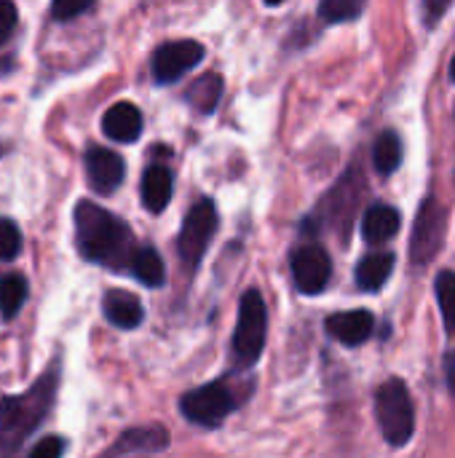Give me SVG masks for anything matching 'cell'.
Masks as SVG:
<instances>
[{
  "label": "cell",
  "instance_id": "1",
  "mask_svg": "<svg viewBox=\"0 0 455 458\" xmlns=\"http://www.w3.org/2000/svg\"><path fill=\"white\" fill-rule=\"evenodd\" d=\"M59 381L62 360L56 357L27 392L0 400V458L21 454L27 440L46 424L56 403Z\"/></svg>",
  "mask_w": 455,
  "mask_h": 458
},
{
  "label": "cell",
  "instance_id": "2",
  "mask_svg": "<svg viewBox=\"0 0 455 458\" xmlns=\"http://www.w3.org/2000/svg\"><path fill=\"white\" fill-rule=\"evenodd\" d=\"M75 244L83 260L105 266L110 271H129L137 252L134 231L110 209L94 201H78L75 212Z\"/></svg>",
  "mask_w": 455,
  "mask_h": 458
},
{
  "label": "cell",
  "instance_id": "3",
  "mask_svg": "<svg viewBox=\"0 0 455 458\" xmlns=\"http://www.w3.org/2000/svg\"><path fill=\"white\" fill-rule=\"evenodd\" d=\"M375 419L392 448H405L416 435V405L402 378H389L375 392Z\"/></svg>",
  "mask_w": 455,
  "mask_h": 458
},
{
  "label": "cell",
  "instance_id": "4",
  "mask_svg": "<svg viewBox=\"0 0 455 458\" xmlns=\"http://www.w3.org/2000/svg\"><path fill=\"white\" fill-rule=\"evenodd\" d=\"M249 392V389H247ZM247 392H241L236 384H231L228 378L223 381H212L206 386L190 389L188 394H182L180 400V413L204 429H217L225 424V419L244 403Z\"/></svg>",
  "mask_w": 455,
  "mask_h": 458
},
{
  "label": "cell",
  "instance_id": "5",
  "mask_svg": "<svg viewBox=\"0 0 455 458\" xmlns=\"http://www.w3.org/2000/svg\"><path fill=\"white\" fill-rule=\"evenodd\" d=\"M268 338V309L260 290H247L239 303V322L233 333V360L241 370L260 362Z\"/></svg>",
  "mask_w": 455,
  "mask_h": 458
},
{
  "label": "cell",
  "instance_id": "6",
  "mask_svg": "<svg viewBox=\"0 0 455 458\" xmlns=\"http://www.w3.org/2000/svg\"><path fill=\"white\" fill-rule=\"evenodd\" d=\"M215 233H217V209L209 199H201L185 215L177 236V252L188 268H198Z\"/></svg>",
  "mask_w": 455,
  "mask_h": 458
},
{
  "label": "cell",
  "instance_id": "7",
  "mask_svg": "<svg viewBox=\"0 0 455 458\" xmlns=\"http://www.w3.org/2000/svg\"><path fill=\"white\" fill-rule=\"evenodd\" d=\"M445 233H448V212H445V207L434 196L424 199V204H421V209L416 215V223H413L410 260L418 268L429 266L440 255V250L445 244Z\"/></svg>",
  "mask_w": 455,
  "mask_h": 458
},
{
  "label": "cell",
  "instance_id": "8",
  "mask_svg": "<svg viewBox=\"0 0 455 458\" xmlns=\"http://www.w3.org/2000/svg\"><path fill=\"white\" fill-rule=\"evenodd\" d=\"M204 46L198 40H169L161 43L153 54V81L158 86L180 81L188 70L201 64L204 59Z\"/></svg>",
  "mask_w": 455,
  "mask_h": 458
},
{
  "label": "cell",
  "instance_id": "9",
  "mask_svg": "<svg viewBox=\"0 0 455 458\" xmlns=\"http://www.w3.org/2000/svg\"><path fill=\"white\" fill-rule=\"evenodd\" d=\"M292 279L303 295H319L333 279V260L324 247L303 244L292 255Z\"/></svg>",
  "mask_w": 455,
  "mask_h": 458
},
{
  "label": "cell",
  "instance_id": "10",
  "mask_svg": "<svg viewBox=\"0 0 455 458\" xmlns=\"http://www.w3.org/2000/svg\"><path fill=\"white\" fill-rule=\"evenodd\" d=\"M86 177H88V185L99 193V196H110L121 188L123 177H126V164L118 153L107 150V148H88L86 150Z\"/></svg>",
  "mask_w": 455,
  "mask_h": 458
},
{
  "label": "cell",
  "instance_id": "11",
  "mask_svg": "<svg viewBox=\"0 0 455 458\" xmlns=\"http://www.w3.org/2000/svg\"><path fill=\"white\" fill-rule=\"evenodd\" d=\"M324 330L343 346H362L375 330V317L367 309L341 311V314L327 317Z\"/></svg>",
  "mask_w": 455,
  "mask_h": 458
},
{
  "label": "cell",
  "instance_id": "12",
  "mask_svg": "<svg viewBox=\"0 0 455 458\" xmlns=\"http://www.w3.org/2000/svg\"><path fill=\"white\" fill-rule=\"evenodd\" d=\"M142 129H145L142 113L131 102H115L102 115V131H105V137H110L115 142H137Z\"/></svg>",
  "mask_w": 455,
  "mask_h": 458
},
{
  "label": "cell",
  "instance_id": "13",
  "mask_svg": "<svg viewBox=\"0 0 455 458\" xmlns=\"http://www.w3.org/2000/svg\"><path fill=\"white\" fill-rule=\"evenodd\" d=\"M169 448V432L158 424L153 427H137L126 429L113 448H107V456H131V454H161Z\"/></svg>",
  "mask_w": 455,
  "mask_h": 458
},
{
  "label": "cell",
  "instance_id": "14",
  "mask_svg": "<svg viewBox=\"0 0 455 458\" xmlns=\"http://www.w3.org/2000/svg\"><path fill=\"white\" fill-rule=\"evenodd\" d=\"M105 319L118 330H137L145 322V309L137 295L126 290H107L102 298Z\"/></svg>",
  "mask_w": 455,
  "mask_h": 458
},
{
  "label": "cell",
  "instance_id": "15",
  "mask_svg": "<svg viewBox=\"0 0 455 458\" xmlns=\"http://www.w3.org/2000/svg\"><path fill=\"white\" fill-rule=\"evenodd\" d=\"M400 228H402V215L397 207L373 204L362 215V236L367 244H386L400 233Z\"/></svg>",
  "mask_w": 455,
  "mask_h": 458
},
{
  "label": "cell",
  "instance_id": "16",
  "mask_svg": "<svg viewBox=\"0 0 455 458\" xmlns=\"http://www.w3.org/2000/svg\"><path fill=\"white\" fill-rule=\"evenodd\" d=\"M172 193H174V177L172 172L164 166V164H153L145 169L142 174V185H139V196H142V204L147 212L158 215L169 207L172 201Z\"/></svg>",
  "mask_w": 455,
  "mask_h": 458
},
{
  "label": "cell",
  "instance_id": "17",
  "mask_svg": "<svg viewBox=\"0 0 455 458\" xmlns=\"http://www.w3.org/2000/svg\"><path fill=\"white\" fill-rule=\"evenodd\" d=\"M394 263L397 260H394L392 252H373V255L362 258L359 266H357V274H354L357 287L365 290V293H378L389 282V276L394 271Z\"/></svg>",
  "mask_w": 455,
  "mask_h": 458
},
{
  "label": "cell",
  "instance_id": "18",
  "mask_svg": "<svg viewBox=\"0 0 455 458\" xmlns=\"http://www.w3.org/2000/svg\"><path fill=\"white\" fill-rule=\"evenodd\" d=\"M223 89H225V83H223V75H220V72H204L201 78H196V81L188 86L185 102H188L190 107H196L201 115H209V113H215V107L220 105Z\"/></svg>",
  "mask_w": 455,
  "mask_h": 458
},
{
  "label": "cell",
  "instance_id": "19",
  "mask_svg": "<svg viewBox=\"0 0 455 458\" xmlns=\"http://www.w3.org/2000/svg\"><path fill=\"white\" fill-rule=\"evenodd\" d=\"M129 271H131V276H134L137 282H142L145 287H164V282H166L164 260H161L158 250H153V247H137Z\"/></svg>",
  "mask_w": 455,
  "mask_h": 458
},
{
  "label": "cell",
  "instance_id": "20",
  "mask_svg": "<svg viewBox=\"0 0 455 458\" xmlns=\"http://www.w3.org/2000/svg\"><path fill=\"white\" fill-rule=\"evenodd\" d=\"M402 156H405V148H402V140L397 131L378 134V140L373 145V166L378 174H383V177L394 174L402 164Z\"/></svg>",
  "mask_w": 455,
  "mask_h": 458
},
{
  "label": "cell",
  "instance_id": "21",
  "mask_svg": "<svg viewBox=\"0 0 455 458\" xmlns=\"http://www.w3.org/2000/svg\"><path fill=\"white\" fill-rule=\"evenodd\" d=\"M27 293H29V284H27V279L21 274L13 271V274L0 276V317L5 322H11L21 311V306L27 301Z\"/></svg>",
  "mask_w": 455,
  "mask_h": 458
},
{
  "label": "cell",
  "instance_id": "22",
  "mask_svg": "<svg viewBox=\"0 0 455 458\" xmlns=\"http://www.w3.org/2000/svg\"><path fill=\"white\" fill-rule=\"evenodd\" d=\"M434 290H437V301H440V311H442V322H445V330L455 335V274L453 271H440L437 274V282H434Z\"/></svg>",
  "mask_w": 455,
  "mask_h": 458
},
{
  "label": "cell",
  "instance_id": "23",
  "mask_svg": "<svg viewBox=\"0 0 455 458\" xmlns=\"http://www.w3.org/2000/svg\"><path fill=\"white\" fill-rule=\"evenodd\" d=\"M367 0H322L319 3V16L330 24L338 21H351L362 13Z\"/></svg>",
  "mask_w": 455,
  "mask_h": 458
},
{
  "label": "cell",
  "instance_id": "24",
  "mask_svg": "<svg viewBox=\"0 0 455 458\" xmlns=\"http://www.w3.org/2000/svg\"><path fill=\"white\" fill-rule=\"evenodd\" d=\"M21 252V231L11 217H0V263L16 260Z\"/></svg>",
  "mask_w": 455,
  "mask_h": 458
},
{
  "label": "cell",
  "instance_id": "25",
  "mask_svg": "<svg viewBox=\"0 0 455 458\" xmlns=\"http://www.w3.org/2000/svg\"><path fill=\"white\" fill-rule=\"evenodd\" d=\"M94 0H51V13L56 21H70L91 11Z\"/></svg>",
  "mask_w": 455,
  "mask_h": 458
},
{
  "label": "cell",
  "instance_id": "26",
  "mask_svg": "<svg viewBox=\"0 0 455 458\" xmlns=\"http://www.w3.org/2000/svg\"><path fill=\"white\" fill-rule=\"evenodd\" d=\"M16 21H19L16 3L13 0H0V46L11 40V35L16 30Z\"/></svg>",
  "mask_w": 455,
  "mask_h": 458
},
{
  "label": "cell",
  "instance_id": "27",
  "mask_svg": "<svg viewBox=\"0 0 455 458\" xmlns=\"http://www.w3.org/2000/svg\"><path fill=\"white\" fill-rule=\"evenodd\" d=\"M67 451V443L62 437H43L29 448V458H59Z\"/></svg>",
  "mask_w": 455,
  "mask_h": 458
},
{
  "label": "cell",
  "instance_id": "28",
  "mask_svg": "<svg viewBox=\"0 0 455 458\" xmlns=\"http://www.w3.org/2000/svg\"><path fill=\"white\" fill-rule=\"evenodd\" d=\"M451 3L453 0H424V21H426V27L437 24L445 16V11L451 8Z\"/></svg>",
  "mask_w": 455,
  "mask_h": 458
},
{
  "label": "cell",
  "instance_id": "29",
  "mask_svg": "<svg viewBox=\"0 0 455 458\" xmlns=\"http://www.w3.org/2000/svg\"><path fill=\"white\" fill-rule=\"evenodd\" d=\"M445 376H448V389L455 394V349L445 360Z\"/></svg>",
  "mask_w": 455,
  "mask_h": 458
},
{
  "label": "cell",
  "instance_id": "30",
  "mask_svg": "<svg viewBox=\"0 0 455 458\" xmlns=\"http://www.w3.org/2000/svg\"><path fill=\"white\" fill-rule=\"evenodd\" d=\"M451 81L455 83V56H453V62H451Z\"/></svg>",
  "mask_w": 455,
  "mask_h": 458
},
{
  "label": "cell",
  "instance_id": "31",
  "mask_svg": "<svg viewBox=\"0 0 455 458\" xmlns=\"http://www.w3.org/2000/svg\"><path fill=\"white\" fill-rule=\"evenodd\" d=\"M279 3H284V0H265V5H279Z\"/></svg>",
  "mask_w": 455,
  "mask_h": 458
},
{
  "label": "cell",
  "instance_id": "32",
  "mask_svg": "<svg viewBox=\"0 0 455 458\" xmlns=\"http://www.w3.org/2000/svg\"><path fill=\"white\" fill-rule=\"evenodd\" d=\"M3 153H5V148H3V145H0V158H3Z\"/></svg>",
  "mask_w": 455,
  "mask_h": 458
}]
</instances>
